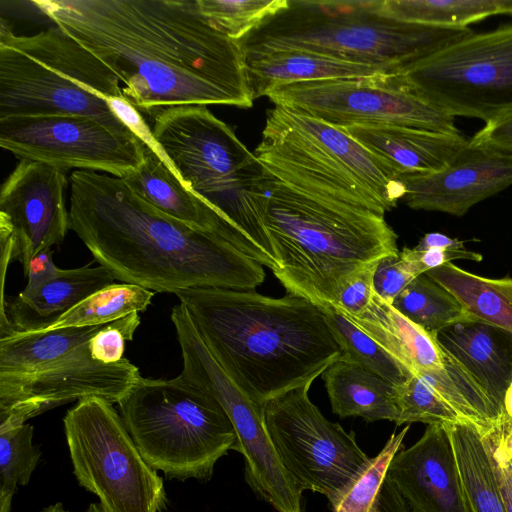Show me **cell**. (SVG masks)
Returning <instances> with one entry per match:
<instances>
[{
	"mask_svg": "<svg viewBox=\"0 0 512 512\" xmlns=\"http://www.w3.org/2000/svg\"><path fill=\"white\" fill-rule=\"evenodd\" d=\"M32 3L98 57L124 98L153 117L187 105H253L245 55L197 0H37Z\"/></svg>",
	"mask_w": 512,
	"mask_h": 512,
	"instance_id": "6da1fadb",
	"label": "cell"
},
{
	"mask_svg": "<svg viewBox=\"0 0 512 512\" xmlns=\"http://www.w3.org/2000/svg\"><path fill=\"white\" fill-rule=\"evenodd\" d=\"M70 229L115 279L160 293L191 288L254 290L262 265L220 234L173 218L138 197L123 178L75 170Z\"/></svg>",
	"mask_w": 512,
	"mask_h": 512,
	"instance_id": "7a4b0ae2",
	"label": "cell"
},
{
	"mask_svg": "<svg viewBox=\"0 0 512 512\" xmlns=\"http://www.w3.org/2000/svg\"><path fill=\"white\" fill-rule=\"evenodd\" d=\"M175 295L220 366L259 405L313 383L342 357L322 308L305 298L223 288Z\"/></svg>",
	"mask_w": 512,
	"mask_h": 512,
	"instance_id": "3957f363",
	"label": "cell"
},
{
	"mask_svg": "<svg viewBox=\"0 0 512 512\" xmlns=\"http://www.w3.org/2000/svg\"><path fill=\"white\" fill-rule=\"evenodd\" d=\"M262 218L288 294L335 305L361 267L399 253L384 215L305 192L264 168Z\"/></svg>",
	"mask_w": 512,
	"mask_h": 512,
	"instance_id": "277c9868",
	"label": "cell"
},
{
	"mask_svg": "<svg viewBox=\"0 0 512 512\" xmlns=\"http://www.w3.org/2000/svg\"><path fill=\"white\" fill-rule=\"evenodd\" d=\"M379 0H288V6L238 41L245 57L303 50L399 73L474 34L391 19Z\"/></svg>",
	"mask_w": 512,
	"mask_h": 512,
	"instance_id": "5b68a950",
	"label": "cell"
},
{
	"mask_svg": "<svg viewBox=\"0 0 512 512\" xmlns=\"http://www.w3.org/2000/svg\"><path fill=\"white\" fill-rule=\"evenodd\" d=\"M153 120L152 139L185 186L234 227L250 258L274 271L262 218L264 166L255 154L206 106L166 108Z\"/></svg>",
	"mask_w": 512,
	"mask_h": 512,
	"instance_id": "8992f818",
	"label": "cell"
},
{
	"mask_svg": "<svg viewBox=\"0 0 512 512\" xmlns=\"http://www.w3.org/2000/svg\"><path fill=\"white\" fill-rule=\"evenodd\" d=\"M118 99L119 78L59 27L19 36L1 19L0 120L76 115L135 134L111 106Z\"/></svg>",
	"mask_w": 512,
	"mask_h": 512,
	"instance_id": "52a82bcc",
	"label": "cell"
},
{
	"mask_svg": "<svg viewBox=\"0 0 512 512\" xmlns=\"http://www.w3.org/2000/svg\"><path fill=\"white\" fill-rule=\"evenodd\" d=\"M105 325L0 337V426L88 397L118 403L141 375L127 358L112 364L92 358L89 342Z\"/></svg>",
	"mask_w": 512,
	"mask_h": 512,
	"instance_id": "ba28073f",
	"label": "cell"
},
{
	"mask_svg": "<svg viewBox=\"0 0 512 512\" xmlns=\"http://www.w3.org/2000/svg\"><path fill=\"white\" fill-rule=\"evenodd\" d=\"M117 404L144 460L169 479L207 481L217 461L237 450L236 432L223 407L181 374L141 377Z\"/></svg>",
	"mask_w": 512,
	"mask_h": 512,
	"instance_id": "9c48e42d",
	"label": "cell"
},
{
	"mask_svg": "<svg viewBox=\"0 0 512 512\" xmlns=\"http://www.w3.org/2000/svg\"><path fill=\"white\" fill-rule=\"evenodd\" d=\"M113 403L77 401L63 419L73 474L105 512H161L162 478L142 457Z\"/></svg>",
	"mask_w": 512,
	"mask_h": 512,
	"instance_id": "30bf717a",
	"label": "cell"
},
{
	"mask_svg": "<svg viewBox=\"0 0 512 512\" xmlns=\"http://www.w3.org/2000/svg\"><path fill=\"white\" fill-rule=\"evenodd\" d=\"M401 86L452 116L512 114V26L473 34L396 73Z\"/></svg>",
	"mask_w": 512,
	"mask_h": 512,
	"instance_id": "8fae6325",
	"label": "cell"
},
{
	"mask_svg": "<svg viewBox=\"0 0 512 512\" xmlns=\"http://www.w3.org/2000/svg\"><path fill=\"white\" fill-rule=\"evenodd\" d=\"M312 383L264 405L265 426L282 467L301 491L334 505L369 465L353 432L329 421L309 398Z\"/></svg>",
	"mask_w": 512,
	"mask_h": 512,
	"instance_id": "7c38bea8",
	"label": "cell"
},
{
	"mask_svg": "<svg viewBox=\"0 0 512 512\" xmlns=\"http://www.w3.org/2000/svg\"><path fill=\"white\" fill-rule=\"evenodd\" d=\"M264 96L341 128L392 125L460 134L454 116L408 92L396 73L275 85Z\"/></svg>",
	"mask_w": 512,
	"mask_h": 512,
	"instance_id": "4fadbf2b",
	"label": "cell"
},
{
	"mask_svg": "<svg viewBox=\"0 0 512 512\" xmlns=\"http://www.w3.org/2000/svg\"><path fill=\"white\" fill-rule=\"evenodd\" d=\"M181 375L209 392L230 418L244 476L256 495L277 512H302V493L286 473L268 435L264 406L252 401L224 371L195 330L179 339Z\"/></svg>",
	"mask_w": 512,
	"mask_h": 512,
	"instance_id": "5bb4252c",
	"label": "cell"
},
{
	"mask_svg": "<svg viewBox=\"0 0 512 512\" xmlns=\"http://www.w3.org/2000/svg\"><path fill=\"white\" fill-rule=\"evenodd\" d=\"M143 140L84 116L51 115L0 120V146L20 160L61 170L102 171L123 178L143 160Z\"/></svg>",
	"mask_w": 512,
	"mask_h": 512,
	"instance_id": "9a60e30c",
	"label": "cell"
},
{
	"mask_svg": "<svg viewBox=\"0 0 512 512\" xmlns=\"http://www.w3.org/2000/svg\"><path fill=\"white\" fill-rule=\"evenodd\" d=\"M64 170L20 160L0 190V234L13 243L23 269L38 252L60 245L70 229Z\"/></svg>",
	"mask_w": 512,
	"mask_h": 512,
	"instance_id": "2e32d148",
	"label": "cell"
},
{
	"mask_svg": "<svg viewBox=\"0 0 512 512\" xmlns=\"http://www.w3.org/2000/svg\"><path fill=\"white\" fill-rule=\"evenodd\" d=\"M407 206L463 216L475 204L512 185V156L469 140L453 161L434 173L400 176Z\"/></svg>",
	"mask_w": 512,
	"mask_h": 512,
	"instance_id": "e0dca14e",
	"label": "cell"
},
{
	"mask_svg": "<svg viewBox=\"0 0 512 512\" xmlns=\"http://www.w3.org/2000/svg\"><path fill=\"white\" fill-rule=\"evenodd\" d=\"M388 474L415 512H470L446 425H427L395 454Z\"/></svg>",
	"mask_w": 512,
	"mask_h": 512,
	"instance_id": "ac0fdd59",
	"label": "cell"
},
{
	"mask_svg": "<svg viewBox=\"0 0 512 512\" xmlns=\"http://www.w3.org/2000/svg\"><path fill=\"white\" fill-rule=\"evenodd\" d=\"M142 144V163L123 177L130 189L161 212L220 234L245 254L246 247L238 232L216 209L185 186L153 139L143 140Z\"/></svg>",
	"mask_w": 512,
	"mask_h": 512,
	"instance_id": "d6986e66",
	"label": "cell"
},
{
	"mask_svg": "<svg viewBox=\"0 0 512 512\" xmlns=\"http://www.w3.org/2000/svg\"><path fill=\"white\" fill-rule=\"evenodd\" d=\"M107 268L86 265L61 269L33 291L22 290L1 306L0 337L11 332L44 330L92 293L114 283Z\"/></svg>",
	"mask_w": 512,
	"mask_h": 512,
	"instance_id": "ffe728a7",
	"label": "cell"
},
{
	"mask_svg": "<svg viewBox=\"0 0 512 512\" xmlns=\"http://www.w3.org/2000/svg\"><path fill=\"white\" fill-rule=\"evenodd\" d=\"M343 129L399 178L441 171L469 142L461 134L392 125H353Z\"/></svg>",
	"mask_w": 512,
	"mask_h": 512,
	"instance_id": "44dd1931",
	"label": "cell"
},
{
	"mask_svg": "<svg viewBox=\"0 0 512 512\" xmlns=\"http://www.w3.org/2000/svg\"><path fill=\"white\" fill-rule=\"evenodd\" d=\"M344 315L411 374L443 370L456 360L437 335L410 321L376 293L363 312Z\"/></svg>",
	"mask_w": 512,
	"mask_h": 512,
	"instance_id": "7402d4cb",
	"label": "cell"
},
{
	"mask_svg": "<svg viewBox=\"0 0 512 512\" xmlns=\"http://www.w3.org/2000/svg\"><path fill=\"white\" fill-rule=\"evenodd\" d=\"M437 337L475 377L502 413L504 395L512 380V335L476 321L446 328Z\"/></svg>",
	"mask_w": 512,
	"mask_h": 512,
	"instance_id": "603a6c76",
	"label": "cell"
},
{
	"mask_svg": "<svg viewBox=\"0 0 512 512\" xmlns=\"http://www.w3.org/2000/svg\"><path fill=\"white\" fill-rule=\"evenodd\" d=\"M254 99L281 84L373 76L387 70L303 50H279L245 57Z\"/></svg>",
	"mask_w": 512,
	"mask_h": 512,
	"instance_id": "cb8c5ba5",
	"label": "cell"
},
{
	"mask_svg": "<svg viewBox=\"0 0 512 512\" xmlns=\"http://www.w3.org/2000/svg\"><path fill=\"white\" fill-rule=\"evenodd\" d=\"M333 413L366 421H393L399 414L394 385L364 368L339 359L322 373Z\"/></svg>",
	"mask_w": 512,
	"mask_h": 512,
	"instance_id": "d4e9b609",
	"label": "cell"
},
{
	"mask_svg": "<svg viewBox=\"0 0 512 512\" xmlns=\"http://www.w3.org/2000/svg\"><path fill=\"white\" fill-rule=\"evenodd\" d=\"M450 291L478 321L512 335V278H488L452 262L425 273Z\"/></svg>",
	"mask_w": 512,
	"mask_h": 512,
	"instance_id": "484cf974",
	"label": "cell"
},
{
	"mask_svg": "<svg viewBox=\"0 0 512 512\" xmlns=\"http://www.w3.org/2000/svg\"><path fill=\"white\" fill-rule=\"evenodd\" d=\"M470 512H507L482 433L473 425H446Z\"/></svg>",
	"mask_w": 512,
	"mask_h": 512,
	"instance_id": "4316f807",
	"label": "cell"
},
{
	"mask_svg": "<svg viewBox=\"0 0 512 512\" xmlns=\"http://www.w3.org/2000/svg\"><path fill=\"white\" fill-rule=\"evenodd\" d=\"M409 428L410 424L391 434L360 477L331 506L332 512H415L388 474L390 462L403 447Z\"/></svg>",
	"mask_w": 512,
	"mask_h": 512,
	"instance_id": "83f0119b",
	"label": "cell"
},
{
	"mask_svg": "<svg viewBox=\"0 0 512 512\" xmlns=\"http://www.w3.org/2000/svg\"><path fill=\"white\" fill-rule=\"evenodd\" d=\"M391 19L439 27L464 28L497 14H512V0H379Z\"/></svg>",
	"mask_w": 512,
	"mask_h": 512,
	"instance_id": "f1b7e54d",
	"label": "cell"
},
{
	"mask_svg": "<svg viewBox=\"0 0 512 512\" xmlns=\"http://www.w3.org/2000/svg\"><path fill=\"white\" fill-rule=\"evenodd\" d=\"M392 305L410 321L435 335L457 324L478 321L450 291L425 273L413 279Z\"/></svg>",
	"mask_w": 512,
	"mask_h": 512,
	"instance_id": "f546056e",
	"label": "cell"
},
{
	"mask_svg": "<svg viewBox=\"0 0 512 512\" xmlns=\"http://www.w3.org/2000/svg\"><path fill=\"white\" fill-rule=\"evenodd\" d=\"M153 295V291L138 285L113 283L89 295L44 330L111 323L131 313L145 311Z\"/></svg>",
	"mask_w": 512,
	"mask_h": 512,
	"instance_id": "4dcf8cb0",
	"label": "cell"
},
{
	"mask_svg": "<svg viewBox=\"0 0 512 512\" xmlns=\"http://www.w3.org/2000/svg\"><path fill=\"white\" fill-rule=\"evenodd\" d=\"M321 308L342 351L340 359L354 363L394 386L412 375L335 306Z\"/></svg>",
	"mask_w": 512,
	"mask_h": 512,
	"instance_id": "1f68e13d",
	"label": "cell"
},
{
	"mask_svg": "<svg viewBox=\"0 0 512 512\" xmlns=\"http://www.w3.org/2000/svg\"><path fill=\"white\" fill-rule=\"evenodd\" d=\"M33 426H0V512H10L18 485H26L37 466L41 450L32 443Z\"/></svg>",
	"mask_w": 512,
	"mask_h": 512,
	"instance_id": "d6a6232c",
	"label": "cell"
},
{
	"mask_svg": "<svg viewBox=\"0 0 512 512\" xmlns=\"http://www.w3.org/2000/svg\"><path fill=\"white\" fill-rule=\"evenodd\" d=\"M202 14L227 37L240 41L284 10L288 0H197Z\"/></svg>",
	"mask_w": 512,
	"mask_h": 512,
	"instance_id": "836d02e7",
	"label": "cell"
},
{
	"mask_svg": "<svg viewBox=\"0 0 512 512\" xmlns=\"http://www.w3.org/2000/svg\"><path fill=\"white\" fill-rule=\"evenodd\" d=\"M139 324L138 312L107 323L89 342L92 358L107 364L121 361L124 358L125 341L133 339Z\"/></svg>",
	"mask_w": 512,
	"mask_h": 512,
	"instance_id": "e575fe53",
	"label": "cell"
},
{
	"mask_svg": "<svg viewBox=\"0 0 512 512\" xmlns=\"http://www.w3.org/2000/svg\"><path fill=\"white\" fill-rule=\"evenodd\" d=\"M419 275L414 264L402 257L399 251L396 255L380 259L374 274V291L392 304L398 294Z\"/></svg>",
	"mask_w": 512,
	"mask_h": 512,
	"instance_id": "d590c367",
	"label": "cell"
},
{
	"mask_svg": "<svg viewBox=\"0 0 512 512\" xmlns=\"http://www.w3.org/2000/svg\"><path fill=\"white\" fill-rule=\"evenodd\" d=\"M379 260L357 270L341 290L335 306L346 315H358L370 304L374 291V274Z\"/></svg>",
	"mask_w": 512,
	"mask_h": 512,
	"instance_id": "8d00e7d4",
	"label": "cell"
},
{
	"mask_svg": "<svg viewBox=\"0 0 512 512\" xmlns=\"http://www.w3.org/2000/svg\"><path fill=\"white\" fill-rule=\"evenodd\" d=\"M400 255L412 262L417 268L419 274H424L429 270L438 268L452 260H470L480 262L483 257L477 252L470 250H443L432 248L428 250L419 251L414 248L404 247L400 251Z\"/></svg>",
	"mask_w": 512,
	"mask_h": 512,
	"instance_id": "74e56055",
	"label": "cell"
},
{
	"mask_svg": "<svg viewBox=\"0 0 512 512\" xmlns=\"http://www.w3.org/2000/svg\"><path fill=\"white\" fill-rule=\"evenodd\" d=\"M493 428L482 434V438L489 452L493 471L506 511L512 512V467L508 458L495 441Z\"/></svg>",
	"mask_w": 512,
	"mask_h": 512,
	"instance_id": "f35d334b",
	"label": "cell"
},
{
	"mask_svg": "<svg viewBox=\"0 0 512 512\" xmlns=\"http://www.w3.org/2000/svg\"><path fill=\"white\" fill-rule=\"evenodd\" d=\"M471 141L512 156V114L487 123Z\"/></svg>",
	"mask_w": 512,
	"mask_h": 512,
	"instance_id": "ab89813d",
	"label": "cell"
},
{
	"mask_svg": "<svg viewBox=\"0 0 512 512\" xmlns=\"http://www.w3.org/2000/svg\"><path fill=\"white\" fill-rule=\"evenodd\" d=\"M52 255V250L48 248L38 252L29 260L24 269L28 278L24 291H33L60 273L61 269L54 264Z\"/></svg>",
	"mask_w": 512,
	"mask_h": 512,
	"instance_id": "60d3db41",
	"label": "cell"
},
{
	"mask_svg": "<svg viewBox=\"0 0 512 512\" xmlns=\"http://www.w3.org/2000/svg\"><path fill=\"white\" fill-rule=\"evenodd\" d=\"M432 248L443 250H466L464 242L438 232L425 234L419 243L414 247V249L419 251Z\"/></svg>",
	"mask_w": 512,
	"mask_h": 512,
	"instance_id": "b9f144b4",
	"label": "cell"
},
{
	"mask_svg": "<svg viewBox=\"0 0 512 512\" xmlns=\"http://www.w3.org/2000/svg\"><path fill=\"white\" fill-rule=\"evenodd\" d=\"M501 417L512 423V380L504 395Z\"/></svg>",
	"mask_w": 512,
	"mask_h": 512,
	"instance_id": "7bdbcfd3",
	"label": "cell"
},
{
	"mask_svg": "<svg viewBox=\"0 0 512 512\" xmlns=\"http://www.w3.org/2000/svg\"><path fill=\"white\" fill-rule=\"evenodd\" d=\"M41 512H70L68 510H66L62 503L58 502V503H55V504H52L46 508H44Z\"/></svg>",
	"mask_w": 512,
	"mask_h": 512,
	"instance_id": "ee69618b",
	"label": "cell"
},
{
	"mask_svg": "<svg viewBox=\"0 0 512 512\" xmlns=\"http://www.w3.org/2000/svg\"><path fill=\"white\" fill-rule=\"evenodd\" d=\"M86 512H105L100 503H91Z\"/></svg>",
	"mask_w": 512,
	"mask_h": 512,
	"instance_id": "f6af8a7d",
	"label": "cell"
}]
</instances>
